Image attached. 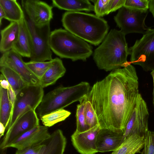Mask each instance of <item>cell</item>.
Here are the masks:
<instances>
[{"instance_id": "6da1fadb", "label": "cell", "mask_w": 154, "mask_h": 154, "mask_svg": "<svg viewBox=\"0 0 154 154\" xmlns=\"http://www.w3.org/2000/svg\"><path fill=\"white\" fill-rule=\"evenodd\" d=\"M135 68L127 62L97 81L83 98L91 104L101 129L124 131L139 94Z\"/></svg>"}, {"instance_id": "7a4b0ae2", "label": "cell", "mask_w": 154, "mask_h": 154, "mask_svg": "<svg viewBox=\"0 0 154 154\" xmlns=\"http://www.w3.org/2000/svg\"><path fill=\"white\" fill-rule=\"evenodd\" d=\"M61 21L66 30L95 46L103 41L109 28L107 21L104 19L80 12H66Z\"/></svg>"}, {"instance_id": "3957f363", "label": "cell", "mask_w": 154, "mask_h": 154, "mask_svg": "<svg viewBox=\"0 0 154 154\" xmlns=\"http://www.w3.org/2000/svg\"><path fill=\"white\" fill-rule=\"evenodd\" d=\"M125 35L120 30H111L93 54V59L98 68L106 71L123 67L128 62L130 49Z\"/></svg>"}, {"instance_id": "277c9868", "label": "cell", "mask_w": 154, "mask_h": 154, "mask_svg": "<svg viewBox=\"0 0 154 154\" xmlns=\"http://www.w3.org/2000/svg\"><path fill=\"white\" fill-rule=\"evenodd\" d=\"M50 45L56 55L73 61H85L93 53L92 47L87 42L62 28L51 32Z\"/></svg>"}, {"instance_id": "5b68a950", "label": "cell", "mask_w": 154, "mask_h": 154, "mask_svg": "<svg viewBox=\"0 0 154 154\" xmlns=\"http://www.w3.org/2000/svg\"><path fill=\"white\" fill-rule=\"evenodd\" d=\"M88 82H82L71 86H60L44 95L36 109L38 116H42L64 108L72 103L80 101L90 90Z\"/></svg>"}, {"instance_id": "8992f818", "label": "cell", "mask_w": 154, "mask_h": 154, "mask_svg": "<svg viewBox=\"0 0 154 154\" xmlns=\"http://www.w3.org/2000/svg\"><path fill=\"white\" fill-rule=\"evenodd\" d=\"M25 19L31 42L30 61L44 62L52 60V53L50 45L51 32L50 23L37 25L27 17H25Z\"/></svg>"}, {"instance_id": "52a82bcc", "label": "cell", "mask_w": 154, "mask_h": 154, "mask_svg": "<svg viewBox=\"0 0 154 154\" xmlns=\"http://www.w3.org/2000/svg\"><path fill=\"white\" fill-rule=\"evenodd\" d=\"M43 88L39 85H27L16 95L10 120V128L22 115L29 110H35L44 96Z\"/></svg>"}, {"instance_id": "ba28073f", "label": "cell", "mask_w": 154, "mask_h": 154, "mask_svg": "<svg viewBox=\"0 0 154 154\" xmlns=\"http://www.w3.org/2000/svg\"><path fill=\"white\" fill-rule=\"evenodd\" d=\"M130 63L145 71L154 70V29H150L129 48Z\"/></svg>"}, {"instance_id": "9c48e42d", "label": "cell", "mask_w": 154, "mask_h": 154, "mask_svg": "<svg viewBox=\"0 0 154 154\" xmlns=\"http://www.w3.org/2000/svg\"><path fill=\"white\" fill-rule=\"evenodd\" d=\"M148 10L129 8L123 6L119 10L114 20L120 31L125 35L131 33L145 34L150 28L145 24Z\"/></svg>"}, {"instance_id": "30bf717a", "label": "cell", "mask_w": 154, "mask_h": 154, "mask_svg": "<svg viewBox=\"0 0 154 154\" xmlns=\"http://www.w3.org/2000/svg\"><path fill=\"white\" fill-rule=\"evenodd\" d=\"M149 115L146 103L139 93L124 131L125 139L132 134L144 137L149 131Z\"/></svg>"}, {"instance_id": "8fae6325", "label": "cell", "mask_w": 154, "mask_h": 154, "mask_svg": "<svg viewBox=\"0 0 154 154\" xmlns=\"http://www.w3.org/2000/svg\"><path fill=\"white\" fill-rule=\"evenodd\" d=\"M39 125V119L36 111L30 109L20 116L7 130L0 145L3 149L25 132Z\"/></svg>"}, {"instance_id": "7c38bea8", "label": "cell", "mask_w": 154, "mask_h": 154, "mask_svg": "<svg viewBox=\"0 0 154 154\" xmlns=\"http://www.w3.org/2000/svg\"><path fill=\"white\" fill-rule=\"evenodd\" d=\"M66 140L61 130L58 129L42 143L22 150L15 154H63Z\"/></svg>"}, {"instance_id": "4fadbf2b", "label": "cell", "mask_w": 154, "mask_h": 154, "mask_svg": "<svg viewBox=\"0 0 154 154\" xmlns=\"http://www.w3.org/2000/svg\"><path fill=\"white\" fill-rule=\"evenodd\" d=\"M22 57L12 49L10 50L3 54L0 59V66L11 69L28 85L39 84L40 80L29 69Z\"/></svg>"}, {"instance_id": "5bb4252c", "label": "cell", "mask_w": 154, "mask_h": 154, "mask_svg": "<svg viewBox=\"0 0 154 154\" xmlns=\"http://www.w3.org/2000/svg\"><path fill=\"white\" fill-rule=\"evenodd\" d=\"M21 4L27 17L35 25L50 23L53 15L52 6L37 0H22Z\"/></svg>"}, {"instance_id": "9a60e30c", "label": "cell", "mask_w": 154, "mask_h": 154, "mask_svg": "<svg viewBox=\"0 0 154 154\" xmlns=\"http://www.w3.org/2000/svg\"><path fill=\"white\" fill-rule=\"evenodd\" d=\"M99 125L82 132L75 131L71 136L72 145L81 154H95L97 135L100 129Z\"/></svg>"}, {"instance_id": "2e32d148", "label": "cell", "mask_w": 154, "mask_h": 154, "mask_svg": "<svg viewBox=\"0 0 154 154\" xmlns=\"http://www.w3.org/2000/svg\"><path fill=\"white\" fill-rule=\"evenodd\" d=\"M48 127L39 125L25 132L9 146L17 150H22L40 143L50 136Z\"/></svg>"}, {"instance_id": "e0dca14e", "label": "cell", "mask_w": 154, "mask_h": 154, "mask_svg": "<svg viewBox=\"0 0 154 154\" xmlns=\"http://www.w3.org/2000/svg\"><path fill=\"white\" fill-rule=\"evenodd\" d=\"M124 131L117 132L107 128H101L96 137L97 152H101L113 151L124 140Z\"/></svg>"}, {"instance_id": "ac0fdd59", "label": "cell", "mask_w": 154, "mask_h": 154, "mask_svg": "<svg viewBox=\"0 0 154 154\" xmlns=\"http://www.w3.org/2000/svg\"><path fill=\"white\" fill-rule=\"evenodd\" d=\"M66 72V69L60 59H52L51 65L40 79L39 85L43 88L54 85Z\"/></svg>"}, {"instance_id": "d6986e66", "label": "cell", "mask_w": 154, "mask_h": 154, "mask_svg": "<svg viewBox=\"0 0 154 154\" xmlns=\"http://www.w3.org/2000/svg\"><path fill=\"white\" fill-rule=\"evenodd\" d=\"M19 24L20 31L18 38L11 49L23 57L30 58L31 53V42L25 17Z\"/></svg>"}, {"instance_id": "ffe728a7", "label": "cell", "mask_w": 154, "mask_h": 154, "mask_svg": "<svg viewBox=\"0 0 154 154\" xmlns=\"http://www.w3.org/2000/svg\"><path fill=\"white\" fill-rule=\"evenodd\" d=\"M20 31L19 23L11 22L1 30L0 51L2 54L11 50L18 38Z\"/></svg>"}, {"instance_id": "44dd1931", "label": "cell", "mask_w": 154, "mask_h": 154, "mask_svg": "<svg viewBox=\"0 0 154 154\" xmlns=\"http://www.w3.org/2000/svg\"><path fill=\"white\" fill-rule=\"evenodd\" d=\"M144 137L132 134L126 137L111 154H135L143 148Z\"/></svg>"}, {"instance_id": "7402d4cb", "label": "cell", "mask_w": 154, "mask_h": 154, "mask_svg": "<svg viewBox=\"0 0 154 154\" xmlns=\"http://www.w3.org/2000/svg\"><path fill=\"white\" fill-rule=\"evenodd\" d=\"M14 100L8 89L0 87V122L6 129L11 118Z\"/></svg>"}, {"instance_id": "603a6c76", "label": "cell", "mask_w": 154, "mask_h": 154, "mask_svg": "<svg viewBox=\"0 0 154 154\" xmlns=\"http://www.w3.org/2000/svg\"><path fill=\"white\" fill-rule=\"evenodd\" d=\"M53 6L60 9L70 12L94 11V5L89 0H53Z\"/></svg>"}, {"instance_id": "cb8c5ba5", "label": "cell", "mask_w": 154, "mask_h": 154, "mask_svg": "<svg viewBox=\"0 0 154 154\" xmlns=\"http://www.w3.org/2000/svg\"><path fill=\"white\" fill-rule=\"evenodd\" d=\"M0 7L5 12V18L11 22L19 23L25 18L23 9L16 0H0Z\"/></svg>"}, {"instance_id": "d4e9b609", "label": "cell", "mask_w": 154, "mask_h": 154, "mask_svg": "<svg viewBox=\"0 0 154 154\" xmlns=\"http://www.w3.org/2000/svg\"><path fill=\"white\" fill-rule=\"evenodd\" d=\"M0 71L6 78L16 95L27 84L17 73L5 66H0Z\"/></svg>"}, {"instance_id": "484cf974", "label": "cell", "mask_w": 154, "mask_h": 154, "mask_svg": "<svg viewBox=\"0 0 154 154\" xmlns=\"http://www.w3.org/2000/svg\"><path fill=\"white\" fill-rule=\"evenodd\" d=\"M71 114L69 111L61 109L44 115L40 118L44 126L50 127L64 120Z\"/></svg>"}, {"instance_id": "4316f807", "label": "cell", "mask_w": 154, "mask_h": 154, "mask_svg": "<svg viewBox=\"0 0 154 154\" xmlns=\"http://www.w3.org/2000/svg\"><path fill=\"white\" fill-rule=\"evenodd\" d=\"M77 105L76 111V128L78 132L86 131L90 128L87 125L85 120V110L86 101L83 99Z\"/></svg>"}, {"instance_id": "83f0119b", "label": "cell", "mask_w": 154, "mask_h": 154, "mask_svg": "<svg viewBox=\"0 0 154 154\" xmlns=\"http://www.w3.org/2000/svg\"><path fill=\"white\" fill-rule=\"evenodd\" d=\"M26 63L30 71L40 80L51 65L52 60L46 62L30 61Z\"/></svg>"}, {"instance_id": "f1b7e54d", "label": "cell", "mask_w": 154, "mask_h": 154, "mask_svg": "<svg viewBox=\"0 0 154 154\" xmlns=\"http://www.w3.org/2000/svg\"><path fill=\"white\" fill-rule=\"evenodd\" d=\"M112 0L92 1L94 4V11L97 16L101 17L111 13L110 7Z\"/></svg>"}, {"instance_id": "f546056e", "label": "cell", "mask_w": 154, "mask_h": 154, "mask_svg": "<svg viewBox=\"0 0 154 154\" xmlns=\"http://www.w3.org/2000/svg\"><path fill=\"white\" fill-rule=\"evenodd\" d=\"M85 101V120L87 125L90 128L99 124L96 114L91 104L89 101Z\"/></svg>"}, {"instance_id": "4dcf8cb0", "label": "cell", "mask_w": 154, "mask_h": 154, "mask_svg": "<svg viewBox=\"0 0 154 154\" xmlns=\"http://www.w3.org/2000/svg\"><path fill=\"white\" fill-rule=\"evenodd\" d=\"M143 148L141 154H154V132L149 130L145 134Z\"/></svg>"}, {"instance_id": "1f68e13d", "label": "cell", "mask_w": 154, "mask_h": 154, "mask_svg": "<svg viewBox=\"0 0 154 154\" xmlns=\"http://www.w3.org/2000/svg\"><path fill=\"white\" fill-rule=\"evenodd\" d=\"M124 6L141 10H148L149 0H125Z\"/></svg>"}, {"instance_id": "d6a6232c", "label": "cell", "mask_w": 154, "mask_h": 154, "mask_svg": "<svg viewBox=\"0 0 154 154\" xmlns=\"http://www.w3.org/2000/svg\"><path fill=\"white\" fill-rule=\"evenodd\" d=\"M125 0H112L110 10L111 12L115 11L124 6Z\"/></svg>"}, {"instance_id": "836d02e7", "label": "cell", "mask_w": 154, "mask_h": 154, "mask_svg": "<svg viewBox=\"0 0 154 154\" xmlns=\"http://www.w3.org/2000/svg\"><path fill=\"white\" fill-rule=\"evenodd\" d=\"M0 87L6 89H8L10 85L5 77L2 74L0 75Z\"/></svg>"}, {"instance_id": "e575fe53", "label": "cell", "mask_w": 154, "mask_h": 154, "mask_svg": "<svg viewBox=\"0 0 154 154\" xmlns=\"http://www.w3.org/2000/svg\"><path fill=\"white\" fill-rule=\"evenodd\" d=\"M149 9L154 17V0H149Z\"/></svg>"}, {"instance_id": "d590c367", "label": "cell", "mask_w": 154, "mask_h": 154, "mask_svg": "<svg viewBox=\"0 0 154 154\" xmlns=\"http://www.w3.org/2000/svg\"><path fill=\"white\" fill-rule=\"evenodd\" d=\"M6 128L4 125L0 122V137H1L4 134Z\"/></svg>"}, {"instance_id": "8d00e7d4", "label": "cell", "mask_w": 154, "mask_h": 154, "mask_svg": "<svg viewBox=\"0 0 154 154\" xmlns=\"http://www.w3.org/2000/svg\"><path fill=\"white\" fill-rule=\"evenodd\" d=\"M5 12L2 8L0 7V24L1 25L2 21V19L5 18Z\"/></svg>"}, {"instance_id": "74e56055", "label": "cell", "mask_w": 154, "mask_h": 154, "mask_svg": "<svg viewBox=\"0 0 154 154\" xmlns=\"http://www.w3.org/2000/svg\"><path fill=\"white\" fill-rule=\"evenodd\" d=\"M151 75L153 79V85H154V88H153V102L154 104V70H153L151 72Z\"/></svg>"}]
</instances>
